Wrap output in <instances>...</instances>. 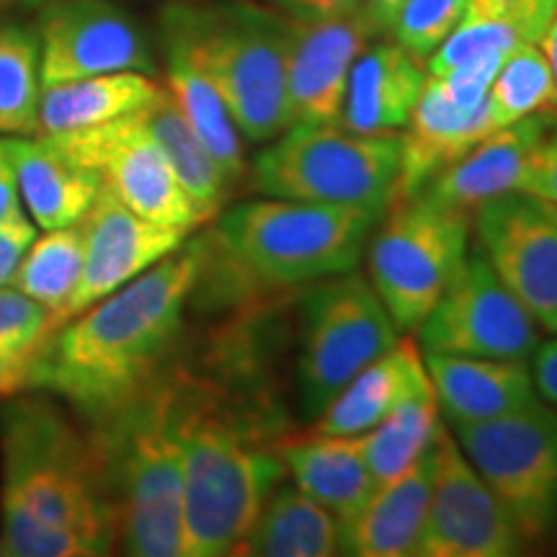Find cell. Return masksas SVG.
<instances>
[{"label": "cell", "instance_id": "1", "mask_svg": "<svg viewBox=\"0 0 557 557\" xmlns=\"http://www.w3.org/2000/svg\"><path fill=\"white\" fill-rule=\"evenodd\" d=\"M207 256L209 235L184 240L156 267L62 323L41 348L29 389L65 400L90 426L122 413L165 374Z\"/></svg>", "mask_w": 557, "mask_h": 557}, {"label": "cell", "instance_id": "2", "mask_svg": "<svg viewBox=\"0 0 557 557\" xmlns=\"http://www.w3.org/2000/svg\"><path fill=\"white\" fill-rule=\"evenodd\" d=\"M114 521L94 431L47 395H11L0 408V555L114 553Z\"/></svg>", "mask_w": 557, "mask_h": 557}, {"label": "cell", "instance_id": "3", "mask_svg": "<svg viewBox=\"0 0 557 557\" xmlns=\"http://www.w3.org/2000/svg\"><path fill=\"white\" fill-rule=\"evenodd\" d=\"M176 431L184 459L181 557L238 553L287 468L274 444H259L214 389L176 380Z\"/></svg>", "mask_w": 557, "mask_h": 557}, {"label": "cell", "instance_id": "4", "mask_svg": "<svg viewBox=\"0 0 557 557\" xmlns=\"http://www.w3.org/2000/svg\"><path fill=\"white\" fill-rule=\"evenodd\" d=\"M114 540L135 557H181L184 459L176 431V377L94 426Z\"/></svg>", "mask_w": 557, "mask_h": 557}, {"label": "cell", "instance_id": "5", "mask_svg": "<svg viewBox=\"0 0 557 557\" xmlns=\"http://www.w3.org/2000/svg\"><path fill=\"white\" fill-rule=\"evenodd\" d=\"M160 37L176 39L189 50L250 143H269L289 127L287 13L248 0L173 3L160 13Z\"/></svg>", "mask_w": 557, "mask_h": 557}, {"label": "cell", "instance_id": "6", "mask_svg": "<svg viewBox=\"0 0 557 557\" xmlns=\"http://www.w3.org/2000/svg\"><path fill=\"white\" fill-rule=\"evenodd\" d=\"M382 209L253 199L227 209L212 246L261 282L305 284L357 267Z\"/></svg>", "mask_w": 557, "mask_h": 557}, {"label": "cell", "instance_id": "7", "mask_svg": "<svg viewBox=\"0 0 557 557\" xmlns=\"http://www.w3.org/2000/svg\"><path fill=\"white\" fill-rule=\"evenodd\" d=\"M400 171V135H361L331 124H292L259 152L253 186L263 197L385 209Z\"/></svg>", "mask_w": 557, "mask_h": 557}, {"label": "cell", "instance_id": "8", "mask_svg": "<svg viewBox=\"0 0 557 557\" xmlns=\"http://www.w3.org/2000/svg\"><path fill=\"white\" fill-rule=\"evenodd\" d=\"M389 205L393 209L369 246V282L398 331H413L468 256L472 218L423 194Z\"/></svg>", "mask_w": 557, "mask_h": 557}, {"label": "cell", "instance_id": "9", "mask_svg": "<svg viewBox=\"0 0 557 557\" xmlns=\"http://www.w3.org/2000/svg\"><path fill=\"white\" fill-rule=\"evenodd\" d=\"M398 341V325L367 276L318 278L302 297L297 380L302 413L318 418L329 403Z\"/></svg>", "mask_w": 557, "mask_h": 557}, {"label": "cell", "instance_id": "10", "mask_svg": "<svg viewBox=\"0 0 557 557\" xmlns=\"http://www.w3.org/2000/svg\"><path fill=\"white\" fill-rule=\"evenodd\" d=\"M455 431L524 545L545 540L557 527V410L540 400L519 413L457 423Z\"/></svg>", "mask_w": 557, "mask_h": 557}, {"label": "cell", "instance_id": "11", "mask_svg": "<svg viewBox=\"0 0 557 557\" xmlns=\"http://www.w3.org/2000/svg\"><path fill=\"white\" fill-rule=\"evenodd\" d=\"M54 139L139 218L184 233L207 222L137 111Z\"/></svg>", "mask_w": 557, "mask_h": 557}, {"label": "cell", "instance_id": "12", "mask_svg": "<svg viewBox=\"0 0 557 557\" xmlns=\"http://www.w3.org/2000/svg\"><path fill=\"white\" fill-rule=\"evenodd\" d=\"M418 329L426 351L459 357L527 361L540 346L534 318L480 250L465 256Z\"/></svg>", "mask_w": 557, "mask_h": 557}, {"label": "cell", "instance_id": "13", "mask_svg": "<svg viewBox=\"0 0 557 557\" xmlns=\"http://www.w3.org/2000/svg\"><path fill=\"white\" fill-rule=\"evenodd\" d=\"M431 457L429 513L416 555L508 557L521 553L524 540L517 524L444 423H438L431 438Z\"/></svg>", "mask_w": 557, "mask_h": 557}, {"label": "cell", "instance_id": "14", "mask_svg": "<svg viewBox=\"0 0 557 557\" xmlns=\"http://www.w3.org/2000/svg\"><path fill=\"white\" fill-rule=\"evenodd\" d=\"M478 250L547 333H557V205L506 191L475 212Z\"/></svg>", "mask_w": 557, "mask_h": 557}, {"label": "cell", "instance_id": "15", "mask_svg": "<svg viewBox=\"0 0 557 557\" xmlns=\"http://www.w3.org/2000/svg\"><path fill=\"white\" fill-rule=\"evenodd\" d=\"M41 83L107 73H156L143 26L111 0H45L39 16Z\"/></svg>", "mask_w": 557, "mask_h": 557}, {"label": "cell", "instance_id": "16", "mask_svg": "<svg viewBox=\"0 0 557 557\" xmlns=\"http://www.w3.org/2000/svg\"><path fill=\"white\" fill-rule=\"evenodd\" d=\"M81 227L83 271L78 287L54 323V331L111 292L124 287L143 271L156 267L160 259L184 246L189 235L178 227H165L139 218L103 186L88 212L83 214Z\"/></svg>", "mask_w": 557, "mask_h": 557}, {"label": "cell", "instance_id": "17", "mask_svg": "<svg viewBox=\"0 0 557 557\" xmlns=\"http://www.w3.org/2000/svg\"><path fill=\"white\" fill-rule=\"evenodd\" d=\"M374 34L377 32L361 9L325 21L292 18L287 65L289 127L341 120L348 75Z\"/></svg>", "mask_w": 557, "mask_h": 557}, {"label": "cell", "instance_id": "18", "mask_svg": "<svg viewBox=\"0 0 557 557\" xmlns=\"http://www.w3.org/2000/svg\"><path fill=\"white\" fill-rule=\"evenodd\" d=\"M496 132L491 103L462 107L434 75H426L413 114L400 135V171L395 197H413L438 171L475 148L480 139Z\"/></svg>", "mask_w": 557, "mask_h": 557}, {"label": "cell", "instance_id": "19", "mask_svg": "<svg viewBox=\"0 0 557 557\" xmlns=\"http://www.w3.org/2000/svg\"><path fill=\"white\" fill-rule=\"evenodd\" d=\"M545 135L547 122L537 114L491 132L416 194L472 218L491 199L519 189L529 158Z\"/></svg>", "mask_w": 557, "mask_h": 557}, {"label": "cell", "instance_id": "20", "mask_svg": "<svg viewBox=\"0 0 557 557\" xmlns=\"http://www.w3.org/2000/svg\"><path fill=\"white\" fill-rule=\"evenodd\" d=\"M426 369L438 408L449 423L491 421L537 406L542 395L527 361L459 357L426 351Z\"/></svg>", "mask_w": 557, "mask_h": 557}, {"label": "cell", "instance_id": "21", "mask_svg": "<svg viewBox=\"0 0 557 557\" xmlns=\"http://www.w3.org/2000/svg\"><path fill=\"white\" fill-rule=\"evenodd\" d=\"M421 60L398 41L367 45L348 75L341 127L361 135H398L426 83Z\"/></svg>", "mask_w": 557, "mask_h": 557}, {"label": "cell", "instance_id": "22", "mask_svg": "<svg viewBox=\"0 0 557 557\" xmlns=\"http://www.w3.org/2000/svg\"><path fill=\"white\" fill-rule=\"evenodd\" d=\"M431 444L400 475L374 487L354 519L341 524V553L359 557H408L418 553L431 498Z\"/></svg>", "mask_w": 557, "mask_h": 557}, {"label": "cell", "instance_id": "23", "mask_svg": "<svg viewBox=\"0 0 557 557\" xmlns=\"http://www.w3.org/2000/svg\"><path fill=\"white\" fill-rule=\"evenodd\" d=\"M26 212L41 230L75 225L99 197L101 181L54 137H5Z\"/></svg>", "mask_w": 557, "mask_h": 557}, {"label": "cell", "instance_id": "24", "mask_svg": "<svg viewBox=\"0 0 557 557\" xmlns=\"http://www.w3.org/2000/svg\"><path fill=\"white\" fill-rule=\"evenodd\" d=\"M276 451L299 491L329 508L338 524L357 517L377 487L361 451V436L310 431L284 438L276 444Z\"/></svg>", "mask_w": 557, "mask_h": 557}, {"label": "cell", "instance_id": "25", "mask_svg": "<svg viewBox=\"0 0 557 557\" xmlns=\"http://www.w3.org/2000/svg\"><path fill=\"white\" fill-rule=\"evenodd\" d=\"M426 361L410 338H398L382 357L361 369L318 416L315 431L361 436L385 418L410 387L426 377Z\"/></svg>", "mask_w": 557, "mask_h": 557}, {"label": "cell", "instance_id": "26", "mask_svg": "<svg viewBox=\"0 0 557 557\" xmlns=\"http://www.w3.org/2000/svg\"><path fill=\"white\" fill-rule=\"evenodd\" d=\"M160 83L145 73H107L41 88L37 137H58L99 127L145 107Z\"/></svg>", "mask_w": 557, "mask_h": 557}, {"label": "cell", "instance_id": "27", "mask_svg": "<svg viewBox=\"0 0 557 557\" xmlns=\"http://www.w3.org/2000/svg\"><path fill=\"white\" fill-rule=\"evenodd\" d=\"M557 0H468L462 21L451 37L429 58L426 73L438 75L480 52L508 58L524 45H537Z\"/></svg>", "mask_w": 557, "mask_h": 557}, {"label": "cell", "instance_id": "28", "mask_svg": "<svg viewBox=\"0 0 557 557\" xmlns=\"http://www.w3.org/2000/svg\"><path fill=\"white\" fill-rule=\"evenodd\" d=\"M165 52V83L178 109L184 111L186 122L205 143L209 156L225 173L227 184L235 186L246 178V152H243V135L235 127L233 116L222 101L220 90L207 78V73L197 65L189 50L176 39L163 37Z\"/></svg>", "mask_w": 557, "mask_h": 557}, {"label": "cell", "instance_id": "29", "mask_svg": "<svg viewBox=\"0 0 557 557\" xmlns=\"http://www.w3.org/2000/svg\"><path fill=\"white\" fill-rule=\"evenodd\" d=\"M336 553H341L338 519L297 485H278L235 555L329 557Z\"/></svg>", "mask_w": 557, "mask_h": 557}, {"label": "cell", "instance_id": "30", "mask_svg": "<svg viewBox=\"0 0 557 557\" xmlns=\"http://www.w3.org/2000/svg\"><path fill=\"white\" fill-rule=\"evenodd\" d=\"M137 116L148 127L150 135L156 137L160 150L169 158L171 169L176 171L181 186L194 199V205L199 207V212L207 220L214 218L227 201L233 186L227 184L225 173L209 156L205 143L191 129V124L186 122L184 111L178 109L171 90L160 86L158 94L145 107L137 109Z\"/></svg>", "mask_w": 557, "mask_h": 557}, {"label": "cell", "instance_id": "31", "mask_svg": "<svg viewBox=\"0 0 557 557\" xmlns=\"http://www.w3.org/2000/svg\"><path fill=\"white\" fill-rule=\"evenodd\" d=\"M429 372V369H426ZM438 426V398L426 374L410 387L377 426L361 434V451L374 483L382 485L400 475L429 449Z\"/></svg>", "mask_w": 557, "mask_h": 557}, {"label": "cell", "instance_id": "32", "mask_svg": "<svg viewBox=\"0 0 557 557\" xmlns=\"http://www.w3.org/2000/svg\"><path fill=\"white\" fill-rule=\"evenodd\" d=\"M81 271L83 227L81 222H75V225L47 230L41 238H34L11 278V287L45 305L58 323L60 312L78 287Z\"/></svg>", "mask_w": 557, "mask_h": 557}, {"label": "cell", "instance_id": "33", "mask_svg": "<svg viewBox=\"0 0 557 557\" xmlns=\"http://www.w3.org/2000/svg\"><path fill=\"white\" fill-rule=\"evenodd\" d=\"M41 88L37 32L0 26V135L32 137L37 132Z\"/></svg>", "mask_w": 557, "mask_h": 557}, {"label": "cell", "instance_id": "34", "mask_svg": "<svg viewBox=\"0 0 557 557\" xmlns=\"http://www.w3.org/2000/svg\"><path fill=\"white\" fill-rule=\"evenodd\" d=\"M54 333L52 312L13 287H0V400L29 389L41 348Z\"/></svg>", "mask_w": 557, "mask_h": 557}, {"label": "cell", "instance_id": "35", "mask_svg": "<svg viewBox=\"0 0 557 557\" xmlns=\"http://www.w3.org/2000/svg\"><path fill=\"white\" fill-rule=\"evenodd\" d=\"M553 73L537 45H524L508 54L487 90L496 129L553 109Z\"/></svg>", "mask_w": 557, "mask_h": 557}, {"label": "cell", "instance_id": "36", "mask_svg": "<svg viewBox=\"0 0 557 557\" xmlns=\"http://www.w3.org/2000/svg\"><path fill=\"white\" fill-rule=\"evenodd\" d=\"M465 9L468 0H406L389 34L413 58L429 60L457 29Z\"/></svg>", "mask_w": 557, "mask_h": 557}, {"label": "cell", "instance_id": "37", "mask_svg": "<svg viewBox=\"0 0 557 557\" xmlns=\"http://www.w3.org/2000/svg\"><path fill=\"white\" fill-rule=\"evenodd\" d=\"M517 191L534 194V197L557 205V132L555 135H545L537 150L532 152Z\"/></svg>", "mask_w": 557, "mask_h": 557}, {"label": "cell", "instance_id": "38", "mask_svg": "<svg viewBox=\"0 0 557 557\" xmlns=\"http://www.w3.org/2000/svg\"><path fill=\"white\" fill-rule=\"evenodd\" d=\"M34 238H37V225L26 218V212L0 220V287H11V278Z\"/></svg>", "mask_w": 557, "mask_h": 557}, {"label": "cell", "instance_id": "39", "mask_svg": "<svg viewBox=\"0 0 557 557\" xmlns=\"http://www.w3.org/2000/svg\"><path fill=\"white\" fill-rule=\"evenodd\" d=\"M267 3L295 21H325L361 9L364 0H267Z\"/></svg>", "mask_w": 557, "mask_h": 557}, {"label": "cell", "instance_id": "40", "mask_svg": "<svg viewBox=\"0 0 557 557\" xmlns=\"http://www.w3.org/2000/svg\"><path fill=\"white\" fill-rule=\"evenodd\" d=\"M24 212V201L18 194L16 171H13V160L9 152V139L0 135V220L16 218Z\"/></svg>", "mask_w": 557, "mask_h": 557}, {"label": "cell", "instance_id": "41", "mask_svg": "<svg viewBox=\"0 0 557 557\" xmlns=\"http://www.w3.org/2000/svg\"><path fill=\"white\" fill-rule=\"evenodd\" d=\"M532 377L542 398L557 406V341L537 346L532 357Z\"/></svg>", "mask_w": 557, "mask_h": 557}, {"label": "cell", "instance_id": "42", "mask_svg": "<svg viewBox=\"0 0 557 557\" xmlns=\"http://www.w3.org/2000/svg\"><path fill=\"white\" fill-rule=\"evenodd\" d=\"M403 3H406V0H364V3H361V11H364L369 24L374 26V32L387 34L395 16H398V11L403 9Z\"/></svg>", "mask_w": 557, "mask_h": 557}, {"label": "cell", "instance_id": "43", "mask_svg": "<svg viewBox=\"0 0 557 557\" xmlns=\"http://www.w3.org/2000/svg\"><path fill=\"white\" fill-rule=\"evenodd\" d=\"M537 47L545 54L549 73H553V83H555V99H553V109H557V13L549 18L547 29L542 32V37L537 41Z\"/></svg>", "mask_w": 557, "mask_h": 557}, {"label": "cell", "instance_id": "44", "mask_svg": "<svg viewBox=\"0 0 557 557\" xmlns=\"http://www.w3.org/2000/svg\"><path fill=\"white\" fill-rule=\"evenodd\" d=\"M45 0H0V11L3 9H34V5H41Z\"/></svg>", "mask_w": 557, "mask_h": 557}]
</instances>
